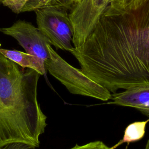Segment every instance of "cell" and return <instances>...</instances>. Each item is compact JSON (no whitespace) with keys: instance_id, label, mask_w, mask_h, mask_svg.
I'll use <instances>...</instances> for the list:
<instances>
[{"instance_id":"1","label":"cell","mask_w":149,"mask_h":149,"mask_svg":"<svg viewBox=\"0 0 149 149\" xmlns=\"http://www.w3.org/2000/svg\"><path fill=\"white\" fill-rule=\"evenodd\" d=\"M70 53L83 73L110 92L149 86V0L133 11L106 9Z\"/></svg>"},{"instance_id":"2","label":"cell","mask_w":149,"mask_h":149,"mask_svg":"<svg viewBox=\"0 0 149 149\" xmlns=\"http://www.w3.org/2000/svg\"><path fill=\"white\" fill-rule=\"evenodd\" d=\"M40 76L0 53V147L16 142L39 147L47 125L37 98Z\"/></svg>"},{"instance_id":"3","label":"cell","mask_w":149,"mask_h":149,"mask_svg":"<svg viewBox=\"0 0 149 149\" xmlns=\"http://www.w3.org/2000/svg\"><path fill=\"white\" fill-rule=\"evenodd\" d=\"M49 57L45 61V68L72 94L87 96L101 101L111 99L112 94L107 88L94 81L64 60L50 44L48 45Z\"/></svg>"},{"instance_id":"4","label":"cell","mask_w":149,"mask_h":149,"mask_svg":"<svg viewBox=\"0 0 149 149\" xmlns=\"http://www.w3.org/2000/svg\"><path fill=\"white\" fill-rule=\"evenodd\" d=\"M35 12L37 27L47 38L50 45L70 52L74 48V30L67 9L47 7Z\"/></svg>"},{"instance_id":"5","label":"cell","mask_w":149,"mask_h":149,"mask_svg":"<svg viewBox=\"0 0 149 149\" xmlns=\"http://www.w3.org/2000/svg\"><path fill=\"white\" fill-rule=\"evenodd\" d=\"M112 1L80 0L70 9L69 17L74 30V48L84 43Z\"/></svg>"},{"instance_id":"6","label":"cell","mask_w":149,"mask_h":149,"mask_svg":"<svg viewBox=\"0 0 149 149\" xmlns=\"http://www.w3.org/2000/svg\"><path fill=\"white\" fill-rule=\"evenodd\" d=\"M0 31L16 39L26 53L36 56L44 61L49 57L47 38L31 23L24 20H18L12 26L1 28Z\"/></svg>"},{"instance_id":"7","label":"cell","mask_w":149,"mask_h":149,"mask_svg":"<svg viewBox=\"0 0 149 149\" xmlns=\"http://www.w3.org/2000/svg\"><path fill=\"white\" fill-rule=\"evenodd\" d=\"M111 104L137 109L149 118V86L137 87L112 94Z\"/></svg>"},{"instance_id":"8","label":"cell","mask_w":149,"mask_h":149,"mask_svg":"<svg viewBox=\"0 0 149 149\" xmlns=\"http://www.w3.org/2000/svg\"><path fill=\"white\" fill-rule=\"evenodd\" d=\"M79 0H3L2 3L12 12L20 13L36 11L47 7H61L71 9Z\"/></svg>"},{"instance_id":"9","label":"cell","mask_w":149,"mask_h":149,"mask_svg":"<svg viewBox=\"0 0 149 149\" xmlns=\"http://www.w3.org/2000/svg\"><path fill=\"white\" fill-rule=\"evenodd\" d=\"M0 53L23 68L33 69L40 75L46 74L45 61L36 56L17 50L3 48H0Z\"/></svg>"},{"instance_id":"10","label":"cell","mask_w":149,"mask_h":149,"mask_svg":"<svg viewBox=\"0 0 149 149\" xmlns=\"http://www.w3.org/2000/svg\"><path fill=\"white\" fill-rule=\"evenodd\" d=\"M148 121H138L129 124L125 130L123 139L117 145L123 143L134 142L141 139L144 136Z\"/></svg>"},{"instance_id":"11","label":"cell","mask_w":149,"mask_h":149,"mask_svg":"<svg viewBox=\"0 0 149 149\" xmlns=\"http://www.w3.org/2000/svg\"><path fill=\"white\" fill-rule=\"evenodd\" d=\"M148 0H112L109 5L107 7L109 10L123 12L134 10Z\"/></svg>"},{"instance_id":"12","label":"cell","mask_w":149,"mask_h":149,"mask_svg":"<svg viewBox=\"0 0 149 149\" xmlns=\"http://www.w3.org/2000/svg\"><path fill=\"white\" fill-rule=\"evenodd\" d=\"M70 149H113L108 147L101 141H94L89 142L83 145L76 144Z\"/></svg>"},{"instance_id":"13","label":"cell","mask_w":149,"mask_h":149,"mask_svg":"<svg viewBox=\"0 0 149 149\" xmlns=\"http://www.w3.org/2000/svg\"><path fill=\"white\" fill-rule=\"evenodd\" d=\"M35 148L31 145L19 142L12 143L0 147V149H35Z\"/></svg>"},{"instance_id":"14","label":"cell","mask_w":149,"mask_h":149,"mask_svg":"<svg viewBox=\"0 0 149 149\" xmlns=\"http://www.w3.org/2000/svg\"><path fill=\"white\" fill-rule=\"evenodd\" d=\"M144 149H149V139L147 141V143H146V147H145Z\"/></svg>"},{"instance_id":"15","label":"cell","mask_w":149,"mask_h":149,"mask_svg":"<svg viewBox=\"0 0 149 149\" xmlns=\"http://www.w3.org/2000/svg\"><path fill=\"white\" fill-rule=\"evenodd\" d=\"M3 1V0H0V2H1V3H2Z\"/></svg>"},{"instance_id":"16","label":"cell","mask_w":149,"mask_h":149,"mask_svg":"<svg viewBox=\"0 0 149 149\" xmlns=\"http://www.w3.org/2000/svg\"><path fill=\"white\" fill-rule=\"evenodd\" d=\"M0 3H1V2H0Z\"/></svg>"}]
</instances>
